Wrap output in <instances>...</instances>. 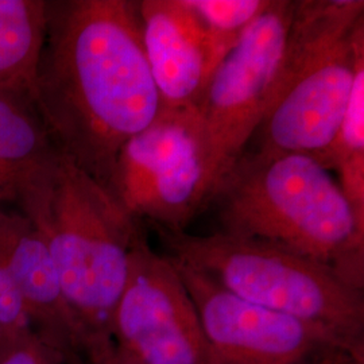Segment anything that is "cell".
<instances>
[{"mask_svg":"<svg viewBox=\"0 0 364 364\" xmlns=\"http://www.w3.org/2000/svg\"><path fill=\"white\" fill-rule=\"evenodd\" d=\"M60 356L30 329L18 333L0 350V364H58Z\"/></svg>","mask_w":364,"mask_h":364,"instance_id":"obj_17","label":"cell"},{"mask_svg":"<svg viewBox=\"0 0 364 364\" xmlns=\"http://www.w3.org/2000/svg\"><path fill=\"white\" fill-rule=\"evenodd\" d=\"M13 336H15V335H11V333L6 329V326L0 323V350L11 340Z\"/></svg>","mask_w":364,"mask_h":364,"instance_id":"obj_20","label":"cell"},{"mask_svg":"<svg viewBox=\"0 0 364 364\" xmlns=\"http://www.w3.org/2000/svg\"><path fill=\"white\" fill-rule=\"evenodd\" d=\"M363 22V0H293L284 57L269 107Z\"/></svg>","mask_w":364,"mask_h":364,"instance_id":"obj_12","label":"cell"},{"mask_svg":"<svg viewBox=\"0 0 364 364\" xmlns=\"http://www.w3.org/2000/svg\"><path fill=\"white\" fill-rule=\"evenodd\" d=\"M291 10L293 0L270 1L223 58L197 107L205 146L209 195L245 151L269 108Z\"/></svg>","mask_w":364,"mask_h":364,"instance_id":"obj_6","label":"cell"},{"mask_svg":"<svg viewBox=\"0 0 364 364\" xmlns=\"http://www.w3.org/2000/svg\"><path fill=\"white\" fill-rule=\"evenodd\" d=\"M14 204L43 237L93 356L105 351L144 223L57 149L30 170Z\"/></svg>","mask_w":364,"mask_h":364,"instance_id":"obj_2","label":"cell"},{"mask_svg":"<svg viewBox=\"0 0 364 364\" xmlns=\"http://www.w3.org/2000/svg\"><path fill=\"white\" fill-rule=\"evenodd\" d=\"M31 97L54 147L107 189L124 144L162 108L136 1L46 0Z\"/></svg>","mask_w":364,"mask_h":364,"instance_id":"obj_1","label":"cell"},{"mask_svg":"<svg viewBox=\"0 0 364 364\" xmlns=\"http://www.w3.org/2000/svg\"><path fill=\"white\" fill-rule=\"evenodd\" d=\"M0 323L11 335L31 329L22 297L0 252Z\"/></svg>","mask_w":364,"mask_h":364,"instance_id":"obj_18","label":"cell"},{"mask_svg":"<svg viewBox=\"0 0 364 364\" xmlns=\"http://www.w3.org/2000/svg\"><path fill=\"white\" fill-rule=\"evenodd\" d=\"M0 252L22 297L31 329L63 362L87 364L91 343L66 302L52 257L31 221L0 207Z\"/></svg>","mask_w":364,"mask_h":364,"instance_id":"obj_11","label":"cell"},{"mask_svg":"<svg viewBox=\"0 0 364 364\" xmlns=\"http://www.w3.org/2000/svg\"><path fill=\"white\" fill-rule=\"evenodd\" d=\"M356 158H364V61L358 68L348 107L333 144L314 159L326 170H336Z\"/></svg>","mask_w":364,"mask_h":364,"instance_id":"obj_16","label":"cell"},{"mask_svg":"<svg viewBox=\"0 0 364 364\" xmlns=\"http://www.w3.org/2000/svg\"><path fill=\"white\" fill-rule=\"evenodd\" d=\"M171 260L200 316L213 364H348L364 360L363 352L353 351L324 329L251 304L207 275Z\"/></svg>","mask_w":364,"mask_h":364,"instance_id":"obj_7","label":"cell"},{"mask_svg":"<svg viewBox=\"0 0 364 364\" xmlns=\"http://www.w3.org/2000/svg\"><path fill=\"white\" fill-rule=\"evenodd\" d=\"M348 364H364V362H352V363Z\"/></svg>","mask_w":364,"mask_h":364,"instance_id":"obj_21","label":"cell"},{"mask_svg":"<svg viewBox=\"0 0 364 364\" xmlns=\"http://www.w3.org/2000/svg\"><path fill=\"white\" fill-rule=\"evenodd\" d=\"M363 61L364 22L269 107L245 151L313 158L323 154L338 135Z\"/></svg>","mask_w":364,"mask_h":364,"instance_id":"obj_9","label":"cell"},{"mask_svg":"<svg viewBox=\"0 0 364 364\" xmlns=\"http://www.w3.org/2000/svg\"><path fill=\"white\" fill-rule=\"evenodd\" d=\"M88 364H139L136 363L130 355L122 351L115 344L105 348V351L93 356Z\"/></svg>","mask_w":364,"mask_h":364,"instance_id":"obj_19","label":"cell"},{"mask_svg":"<svg viewBox=\"0 0 364 364\" xmlns=\"http://www.w3.org/2000/svg\"><path fill=\"white\" fill-rule=\"evenodd\" d=\"M136 11L161 107L197 108L213 72L228 53L182 0H139Z\"/></svg>","mask_w":364,"mask_h":364,"instance_id":"obj_10","label":"cell"},{"mask_svg":"<svg viewBox=\"0 0 364 364\" xmlns=\"http://www.w3.org/2000/svg\"><path fill=\"white\" fill-rule=\"evenodd\" d=\"M54 149L31 93L0 90V207L15 203L21 182Z\"/></svg>","mask_w":364,"mask_h":364,"instance_id":"obj_13","label":"cell"},{"mask_svg":"<svg viewBox=\"0 0 364 364\" xmlns=\"http://www.w3.org/2000/svg\"><path fill=\"white\" fill-rule=\"evenodd\" d=\"M208 205L220 232L287 248L364 290V223L313 156L243 151L213 186Z\"/></svg>","mask_w":364,"mask_h":364,"instance_id":"obj_3","label":"cell"},{"mask_svg":"<svg viewBox=\"0 0 364 364\" xmlns=\"http://www.w3.org/2000/svg\"><path fill=\"white\" fill-rule=\"evenodd\" d=\"M224 52L236 42L272 0H182Z\"/></svg>","mask_w":364,"mask_h":364,"instance_id":"obj_15","label":"cell"},{"mask_svg":"<svg viewBox=\"0 0 364 364\" xmlns=\"http://www.w3.org/2000/svg\"><path fill=\"white\" fill-rule=\"evenodd\" d=\"M107 189L136 220L185 231L209 196L197 108H161L156 120L124 144Z\"/></svg>","mask_w":364,"mask_h":364,"instance_id":"obj_5","label":"cell"},{"mask_svg":"<svg viewBox=\"0 0 364 364\" xmlns=\"http://www.w3.org/2000/svg\"><path fill=\"white\" fill-rule=\"evenodd\" d=\"M46 0H0V90L31 93Z\"/></svg>","mask_w":364,"mask_h":364,"instance_id":"obj_14","label":"cell"},{"mask_svg":"<svg viewBox=\"0 0 364 364\" xmlns=\"http://www.w3.org/2000/svg\"><path fill=\"white\" fill-rule=\"evenodd\" d=\"M153 228L171 259L240 299L318 326L364 353L363 290L326 264L257 239Z\"/></svg>","mask_w":364,"mask_h":364,"instance_id":"obj_4","label":"cell"},{"mask_svg":"<svg viewBox=\"0 0 364 364\" xmlns=\"http://www.w3.org/2000/svg\"><path fill=\"white\" fill-rule=\"evenodd\" d=\"M111 338L139 364H213L195 304L173 260L149 246L131 250L130 270L111 320Z\"/></svg>","mask_w":364,"mask_h":364,"instance_id":"obj_8","label":"cell"}]
</instances>
